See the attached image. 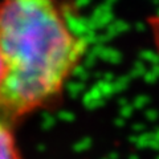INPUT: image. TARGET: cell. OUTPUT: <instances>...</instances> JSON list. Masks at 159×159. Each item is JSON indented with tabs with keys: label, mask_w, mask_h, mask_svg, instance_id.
Listing matches in <instances>:
<instances>
[{
	"label": "cell",
	"mask_w": 159,
	"mask_h": 159,
	"mask_svg": "<svg viewBox=\"0 0 159 159\" xmlns=\"http://www.w3.org/2000/svg\"><path fill=\"white\" fill-rule=\"evenodd\" d=\"M85 52L54 0H2L0 123L15 129L53 105Z\"/></svg>",
	"instance_id": "1"
},
{
	"label": "cell",
	"mask_w": 159,
	"mask_h": 159,
	"mask_svg": "<svg viewBox=\"0 0 159 159\" xmlns=\"http://www.w3.org/2000/svg\"><path fill=\"white\" fill-rule=\"evenodd\" d=\"M0 159H23L13 129L0 123Z\"/></svg>",
	"instance_id": "2"
},
{
	"label": "cell",
	"mask_w": 159,
	"mask_h": 159,
	"mask_svg": "<svg viewBox=\"0 0 159 159\" xmlns=\"http://www.w3.org/2000/svg\"><path fill=\"white\" fill-rule=\"evenodd\" d=\"M3 76V60H2V54H0V78Z\"/></svg>",
	"instance_id": "3"
}]
</instances>
